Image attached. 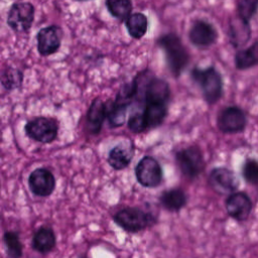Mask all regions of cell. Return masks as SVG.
Returning a JSON list of instances; mask_svg holds the SVG:
<instances>
[{
    "mask_svg": "<svg viewBox=\"0 0 258 258\" xmlns=\"http://www.w3.org/2000/svg\"><path fill=\"white\" fill-rule=\"evenodd\" d=\"M170 90L161 79L152 78L145 87L144 109L142 112L147 129L159 126L167 115Z\"/></svg>",
    "mask_w": 258,
    "mask_h": 258,
    "instance_id": "obj_1",
    "label": "cell"
},
{
    "mask_svg": "<svg viewBox=\"0 0 258 258\" xmlns=\"http://www.w3.org/2000/svg\"><path fill=\"white\" fill-rule=\"evenodd\" d=\"M158 44L164 51L167 66L172 75L179 76L189 59L187 49L180 38L174 33H167L158 39Z\"/></svg>",
    "mask_w": 258,
    "mask_h": 258,
    "instance_id": "obj_2",
    "label": "cell"
},
{
    "mask_svg": "<svg viewBox=\"0 0 258 258\" xmlns=\"http://www.w3.org/2000/svg\"><path fill=\"white\" fill-rule=\"evenodd\" d=\"M190 75L200 86L203 97L208 104H215L221 99L223 96V78L214 67L195 68Z\"/></svg>",
    "mask_w": 258,
    "mask_h": 258,
    "instance_id": "obj_3",
    "label": "cell"
},
{
    "mask_svg": "<svg viewBox=\"0 0 258 258\" xmlns=\"http://www.w3.org/2000/svg\"><path fill=\"white\" fill-rule=\"evenodd\" d=\"M114 222L130 233H137L155 224V217L137 208H124L117 212Z\"/></svg>",
    "mask_w": 258,
    "mask_h": 258,
    "instance_id": "obj_4",
    "label": "cell"
},
{
    "mask_svg": "<svg viewBox=\"0 0 258 258\" xmlns=\"http://www.w3.org/2000/svg\"><path fill=\"white\" fill-rule=\"evenodd\" d=\"M175 160L181 173L187 178L194 179L204 171V156L197 146H189L177 151Z\"/></svg>",
    "mask_w": 258,
    "mask_h": 258,
    "instance_id": "obj_5",
    "label": "cell"
},
{
    "mask_svg": "<svg viewBox=\"0 0 258 258\" xmlns=\"http://www.w3.org/2000/svg\"><path fill=\"white\" fill-rule=\"evenodd\" d=\"M26 135L34 141L50 143L56 136L58 126L55 120L46 117H36L28 121L24 127Z\"/></svg>",
    "mask_w": 258,
    "mask_h": 258,
    "instance_id": "obj_6",
    "label": "cell"
},
{
    "mask_svg": "<svg viewBox=\"0 0 258 258\" xmlns=\"http://www.w3.org/2000/svg\"><path fill=\"white\" fill-rule=\"evenodd\" d=\"M135 176L142 186L156 187L162 181V169L155 158L144 156L135 167Z\"/></svg>",
    "mask_w": 258,
    "mask_h": 258,
    "instance_id": "obj_7",
    "label": "cell"
},
{
    "mask_svg": "<svg viewBox=\"0 0 258 258\" xmlns=\"http://www.w3.org/2000/svg\"><path fill=\"white\" fill-rule=\"evenodd\" d=\"M217 125L223 133L242 132L247 125V116L240 107L229 106L219 113Z\"/></svg>",
    "mask_w": 258,
    "mask_h": 258,
    "instance_id": "obj_8",
    "label": "cell"
},
{
    "mask_svg": "<svg viewBox=\"0 0 258 258\" xmlns=\"http://www.w3.org/2000/svg\"><path fill=\"white\" fill-rule=\"evenodd\" d=\"M34 18V7L29 2L14 3L7 16V24L16 32L27 31Z\"/></svg>",
    "mask_w": 258,
    "mask_h": 258,
    "instance_id": "obj_9",
    "label": "cell"
},
{
    "mask_svg": "<svg viewBox=\"0 0 258 258\" xmlns=\"http://www.w3.org/2000/svg\"><path fill=\"white\" fill-rule=\"evenodd\" d=\"M210 186L219 195H232L239 187L236 174L227 167H215L209 174Z\"/></svg>",
    "mask_w": 258,
    "mask_h": 258,
    "instance_id": "obj_10",
    "label": "cell"
},
{
    "mask_svg": "<svg viewBox=\"0 0 258 258\" xmlns=\"http://www.w3.org/2000/svg\"><path fill=\"white\" fill-rule=\"evenodd\" d=\"M228 215L239 222L246 221L253 209L251 198L245 191H235L228 196L225 203Z\"/></svg>",
    "mask_w": 258,
    "mask_h": 258,
    "instance_id": "obj_11",
    "label": "cell"
},
{
    "mask_svg": "<svg viewBox=\"0 0 258 258\" xmlns=\"http://www.w3.org/2000/svg\"><path fill=\"white\" fill-rule=\"evenodd\" d=\"M28 185L35 196L47 197L54 190L55 178L50 170L39 167L30 173L28 177Z\"/></svg>",
    "mask_w": 258,
    "mask_h": 258,
    "instance_id": "obj_12",
    "label": "cell"
},
{
    "mask_svg": "<svg viewBox=\"0 0 258 258\" xmlns=\"http://www.w3.org/2000/svg\"><path fill=\"white\" fill-rule=\"evenodd\" d=\"M189 40L198 47H208L214 44L218 38L215 26L206 20H196L188 32Z\"/></svg>",
    "mask_w": 258,
    "mask_h": 258,
    "instance_id": "obj_13",
    "label": "cell"
},
{
    "mask_svg": "<svg viewBox=\"0 0 258 258\" xmlns=\"http://www.w3.org/2000/svg\"><path fill=\"white\" fill-rule=\"evenodd\" d=\"M60 29L56 26H46L37 33V50L43 55H50L56 52L60 46Z\"/></svg>",
    "mask_w": 258,
    "mask_h": 258,
    "instance_id": "obj_14",
    "label": "cell"
},
{
    "mask_svg": "<svg viewBox=\"0 0 258 258\" xmlns=\"http://www.w3.org/2000/svg\"><path fill=\"white\" fill-rule=\"evenodd\" d=\"M251 38V27L249 21L239 17L230 21L229 39L234 47H240L246 44Z\"/></svg>",
    "mask_w": 258,
    "mask_h": 258,
    "instance_id": "obj_15",
    "label": "cell"
},
{
    "mask_svg": "<svg viewBox=\"0 0 258 258\" xmlns=\"http://www.w3.org/2000/svg\"><path fill=\"white\" fill-rule=\"evenodd\" d=\"M106 117L107 106L100 99L94 100L87 114V125L89 127V131L92 133H99Z\"/></svg>",
    "mask_w": 258,
    "mask_h": 258,
    "instance_id": "obj_16",
    "label": "cell"
},
{
    "mask_svg": "<svg viewBox=\"0 0 258 258\" xmlns=\"http://www.w3.org/2000/svg\"><path fill=\"white\" fill-rule=\"evenodd\" d=\"M32 248L39 253L50 252L55 246V235L50 228L41 227L33 235Z\"/></svg>",
    "mask_w": 258,
    "mask_h": 258,
    "instance_id": "obj_17",
    "label": "cell"
},
{
    "mask_svg": "<svg viewBox=\"0 0 258 258\" xmlns=\"http://www.w3.org/2000/svg\"><path fill=\"white\" fill-rule=\"evenodd\" d=\"M133 156V149L128 146L119 144L113 147L108 155V163L116 170L126 168L131 162Z\"/></svg>",
    "mask_w": 258,
    "mask_h": 258,
    "instance_id": "obj_18",
    "label": "cell"
},
{
    "mask_svg": "<svg viewBox=\"0 0 258 258\" xmlns=\"http://www.w3.org/2000/svg\"><path fill=\"white\" fill-rule=\"evenodd\" d=\"M186 195L180 188L164 190L159 197V202L163 208L170 212H176L186 205Z\"/></svg>",
    "mask_w": 258,
    "mask_h": 258,
    "instance_id": "obj_19",
    "label": "cell"
},
{
    "mask_svg": "<svg viewBox=\"0 0 258 258\" xmlns=\"http://www.w3.org/2000/svg\"><path fill=\"white\" fill-rule=\"evenodd\" d=\"M255 66H258V41L238 50L235 54V67L237 70L244 71Z\"/></svg>",
    "mask_w": 258,
    "mask_h": 258,
    "instance_id": "obj_20",
    "label": "cell"
},
{
    "mask_svg": "<svg viewBox=\"0 0 258 258\" xmlns=\"http://www.w3.org/2000/svg\"><path fill=\"white\" fill-rule=\"evenodd\" d=\"M147 26V18L142 13H133L126 19L127 30L135 39H140L146 33Z\"/></svg>",
    "mask_w": 258,
    "mask_h": 258,
    "instance_id": "obj_21",
    "label": "cell"
},
{
    "mask_svg": "<svg viewBox=\"0 0 258 258\" xmlns=\"http://www.w3.org/2000/svg\"><path fill=\"white\" fill-rule=\"evenodd\" d=\"M3 241L6 249L7 258H20L22 256V244L19 240V235L13 231L4 233Z\"/></svg>",
    "mask_w": 258,
    "mask_h": 258,
    "instance_id": "obj_22",
    "label": "cell"
},
{
    "mask_svg": "<svg viewBox=\"0 0 258 258\" xmlns=\"http://www.w3.org/2000/svg\"><path fill=\"white\" fill-rule=\"evenodd\" d=\"M108 11L118 19H127L131 15V0H106Z\"/></svg>",
    "mask_w": 258,
    "mask_h": 258,
    "instance_id": "obj_23",
    "label": "cell"
},
{
    "mask_svg": "<svg viewBox=\"0 0 258 258\" xmlns=\"http://www.w3.org/2000/svg\"><path fill=\"white\" fill-rule=\"evenodd\" d=\"M127 107V105L122 104L117 100L111 103L110 107H107V117L111 126L119 127L125 122Z\"/></svg>",
    "mask_w": 258,
    "mask_h": 258,
    "instance_id": "obj_24",
    "label": "cell"
},
{
    "mask_svg": "<svg viewBox=\"0 0 258 258\" xmlns=\"http://www.w3.org/2000/svg\"><path fill=\"white\" fill-rule=\"evenodd\" d=\"M242 176L250 184L258 183V161L254 158H247L242 165Z\"/></svg>",
    "mask_w": 258,
    "mask_h": 258,
    "instance_id": "obj_25",
    "label": "cell"
},
{
    "mask_svg": "<svg viewBox=\"0 0 258 258\" xmlns=\"http://www.w3.org/2000/svg\"><path fill=\"white\" fill-rule=\"evenodd\" d=\"M258 10V0H239L237 5L238 16L250 21Z\"/></svg>",
    "mask_w": 258,
    "mask_h": 258,
    "instance_id": "obj_26",
    "label": "cell"
},
{
    "mask_svg": "<svg viewBox=\"0 0 258 258\" xmlns=\"http://www.w3.org/2000/svg\"><path fill=\"white\" fill-rule=\"evenodd\" d=\"M21 80H22V76L20 72H18L17 70L7 69L6 72L3 74L2 84L6 89L11 90L19 86L21 83Z\"/></svg>",
    "mask_w": 258,
    "mask_h": 258,
    "instance_id": "obj_27",
    "label": "cell"
},
{
    "mask_svg": "<svg viewBox=\"0 0 258 258\" xmlns=\"http://www.w3.org/2000/svg\"><path fill=\"white\" fill-rule=\"evenodd\" d=\"M128 127L134 133H142L143 131L147 130L142 113L137 112L132 114L128 120Z\"/></svg>",
    "mask_w": 258,
    "mask_h": 258,
    "instance_id": "obj_28",
    "label": "cell"
},
{
    "mask_svg": "<svg viewBox=\"0 0 258 258\" xmlns=\"http://www.w3.org/2000/svg\"><path fill=\"white\" fill-rule=\"evenodd\" d=\"M79 1H84V0H79Z\"/></svg>",
    "mask_w": 258,
    "mask_h": 258,
    "instance_id": "obj_29",
    "label": "cell"
}]
</instances>
